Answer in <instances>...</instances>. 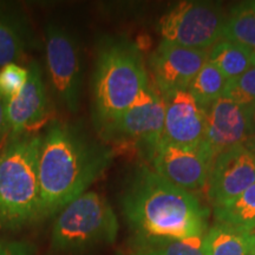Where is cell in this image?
Wrapping results in <instances>:
<instances>
[{"label": "cell", "instance_id": "9a60e30c", "mask_svg": "<svg viewBox=\"0 0 255 255\" xmlns=\"http://www.w3.org/2000/svg\"><path fill=\"white\" fill-rule=\"evenodd\" d=\"M208 62L215 65L228 81L255 66V50L227 40H219L208 51Z\"/></svg>", "mask_w": 255, "mask_h": 255}, {"label": "cell", "instance_id": "603a6c76", "mask_svg": "<svg viewBox=\"0 0 255 255\" xmlns=\"http://www.w3.org/2000/svg\"><path fill=\"white\" fill-rule=\"evenodd\" d=\"M27 69L11 63L0 68V96L7 102L21 90L26 83Z\"/></svg>", "mask_w": 255, "mask_h": 255}, {"label": "cell", "instance_id": "3957f363", "mask_svg": "<svg viewBox=\"0 0 255 255\" xmlns=\"http://www.w3.org/2000/svg\"><path fill=\"white\" fill-rule=\"evenodd\" d=\"M149 84L142 51L127 38H108L98 47L92 73V117L101 133Z\"/></svg>", "mask_w": 255, "mask_h": 255}, {"label": "cell", "instance_id": "52a82bcc", "mask_svg": "<svg viewBox=\"0 0 255 255\" xmlns=\"http://www.w3.org/2000/svg\"><path fill=\"white\" fill-rule=\"evenodd\" d=\"M227 14L210 1H182L159 20L163 40L190 49L207 50L221 40Z\"/></svg>", "mask_w": 255, "mask_h": 255}, {"label": "cell", "instance_id": "7a4b0ae2", "mask_svg": "<svg viewBox=\"0 0 255 255\" xmlns=\"http://www.w3.org/2000/svg\"><path fill=\"white\" fill-rule=\"evenodd\" d=\"M122 210L137 238L183 239L208 231L209 209L199 197L144 165L130 178Z\"/></svg>", "mask_w": 255, "mask_h": 255}, {"label": "cell", "instance_id": "5b68a950", "mask_svg": "<svg viewBox=\"0 0 255 255\" xmlns=\"http://www.w3.org/2000/svg\"><path fill=\"white\" fill-rule=\"evenodd\" d=\"M119 220L104 196L88 191L71 201L57 214L51 234L56 254H76L114 244Z\"/></svg>", "mask_w": 255, "mask_h": 255}, {"label": "cell", "instance_id": "d6986e66", "mask_svg": "<svg viewBox=\"0 0 255 255\" xmlns=\"http://www.w3.org/2000/svg\"><path fill=\"white\" fill-rule=\"evenodd\" d=\"M228 82L215 65L207 62L191 81L188 91L203 109H207L216 100L223 97Z\"/></svg>", "mask_w": 255, "mask_h": 255}, {"label": "cell", "instance_id": "5bb4252c", "mask_svg": "<svg viewBox=\"0 0 255 255\" xmlns=\"http://www.w3.org/2000/svg\"><path fill=\"white\" fill-rule=\"evenodd\" d=\"M23 89L6 102V124L12 136L25 135L31 127L44 120L47 111L45 85L40 65L32 62Z\"/></svg>", "mask_w": 255, "mask_h": 255}, {"label": "cell", "instance_id": "e0dca14e", "mask_svg": "<svg viewBox=\"0 0 255 255\" xmlns=\"http://www.w3.org/2000/svg\"><path fill=\"white\" fill-rule=\"evenodd\" d=\"M206 255H250V242L244 229L216 222L205 234Z\"/></svg>", "mask_w": 255, "mask_h": 255}, {"label": "cell", "instance_id": "4fadbf2b", "mask_svg": "<svg viewBox=\"0 0 255 255\" xmlns=\"http://www.w3.org/2000/svg\"><path fill=\"white\" fill-rule=\"evenodd\" d=\"M165 117L162 141L182 146L203 144L206 109L188 90L164 96Z\"/></svg>", "mask_w": 255, "mask_h": 255}, {"label": "cell", "instance_id": "30bf717a", "mask_svg": "<svg viewBox=\"0 0 255 255\" xmlns=\"http://www.w3.org/2000/svg\"><path fill=\"white\" fill-rule=\"evenodd\" d=\"M255 183V155L242 145L221 152L213 161L207 194L214 209L228 206Z\"/></svg>", "mask_w": 255, "mask_h": 255}, {"label": "cell", "instance_id": "ffe728a7", "mask_svg": "<svg viewBox=\"0 0 255 255\" xmlns=\"http://www.w3.org/2000/svg\"><path fill=\"white\" fill-rule=\"evenodd\" d=\"M216 222L241 229L255 228V183L228 206L214 209Z\"/></svg>", "mask_w": 255, "mask_h": 255}, {"label": "cell", "instance_id": "ac0fdd59", "mask_svg": "<svg viewBox=\"0 0 255 255\" xmlns=\"http://www.w3.org/2000/svg\"><path fill=\"white\" fill-rule=\"evenodd\" d=\"M221 40L255 50V1L233 6L226 18Z\"/></svg>", "mask_w": 255, "mask_h": 255}, {"label": "cell", "instance_id": "f1b7e54d", "mask_svg": "<svg viewBox=\"0 0 255 255\" xmlns=\"http://www.w3.org/2000/svg\"><path fill=\"white\" fill-rule=\"evenodd\" d=\"M135 255H155V254L151 253V252H149V251L141 250V248H139L138 252H137V253H136Z\"/></svg>", "mask_w": 255, "mask_h": 255}, {"label": "cell", "instance_id": "4316f807", "mask_svg": "<svg viewBox=\"0 0 255 255\" xmlns=\"http://www.w3.org/2000/svg\"><path fill=\"white\" fill-rule=\"evenodd\" d=\"M248 237V242H250V255H255V228L252 229H244Z\"/></svg>", "mask_w": 255, "mask_h": 255}, {"label": "cell", "instance_id": "8992f818", "mask_svg": "<svg viewBox=\"0 0 255 255\" xmlns=\"http://www.w3.org/2000/svg\"><path fill=\"white\" fill-rule=\"evenodd\" d=\"M164 117V96L149 82L133 103L101 135L111 142L138 149L150 157L162 141Z\"/></svg>", "mask_w": 255, "mask_h": 255}, {"label": "cell", "instance_id": "83f0119b", "mask_svg": "<svg viewBox=\"0 0 255 255\" xmlns=\"http://www.w3.org/2000/svg\"><path fill=\"white\" fill-rule=\"evenodd\" d=\"M244 145L246 146L248 150L252 151L255 155V135H252L248 137L247 141L244 143Z\"/></svg>", "mask_w": 255, "mask_h": 255}, {"label": "cell", "instance_id": "277c9868", "mask_svg": "<svg viewBox=\"0 0 255 255\" xmlns=\"http://www.w3.org/2000/svg\"><path fill=\"white\" fill-rule=\"evenodd\" d=\"M43 136L13 137L0 154V229L15 231L39 220V152Z\"/></svg>", "mask_w": 255, "mask_h": 255}, {"label": "cell", "instance_id": "d4e9b609", "mask_svg": "<svg viewBox=\"0 0 255 255\" xmlns=\"http://www.w3.org/2000/svg\"><path fill=\"white\" fill-rule=\"evenodd\" d=\"M245 109H246L248 128H250V136L255 135V103Z\"/></svg>", "mask_w": 255, "mask_h": 255}, {"label": "cell", "instance_id": "7c38bea8", "mask_svg": "<svg viewBox=\"0 0 255 255\" xmlns=\"http://www.w3.org/2000/svg\"><path fill=\"white\" fill-rule=\"evenodd\" d=\"M248 137L250 128L244 107L223 96L207 108L203 144L213 158L228 149L242 145Z\"/></svg>", "mask_w": 255, "mask_h": 255}, {"label": "cell", "instance_id": "2e32d148", "mask_svg": "<svg viewBox=\"0 0 255 255\" xmlns=\"http://www.w3.org/2000/svg\"><path fill=\"white\" fill-rule=\"evenodd\" d=\"M28 44L26 25L18 15L0 9V68L20 58Z\"/></svg>", "mask_w": 255, "mask_h": 255}, {"label": "cell", "instance_id": "cb8c5ba5", "mask_svg": "<svg viewBox=\"0 0 255 255\" xmlns=\"http://www.w3.org/2000/svg\"><path fill=\"white\" fill-rule=\"evenodd\" d=\"M36 248L27 241L0 240V255H34Z\"/></svg>", "mask_w": 255, "mask_h": 255}, {"label": "cell", "instance_id": "44dd1931", "mask_svg": "<svg viewBox=\"0 0 255 255\" xmlns=\"http://www.w3.org/2000/svg\"><path fill=\"white\" fill-rule=\"evenodd\" d=\"M139 248L155 255H206L205 235L183 239L137 238Z\"/></svg>", "mask_w": 255, "mask_h": 255}, {"label": "cell", "instance_id": "484cf974", "mask_svg": "<svg viewBox=\"0 0 255 255\" xmlns=\"http://www.w3.org/2000/svg\"><path fill=\"white\" fill-rule=\"evenodd\" d=\"M6 101L0 96V138L7 130V124H6V113H5Z\"/></svg>", "mask_w": 255, "mask_h": 255}, {"label": "cell", "instance_id": "9c48e42d", "mask_svg": "<svg viewBox=\"0 0 255 255\" xmlns=\"http://www.w3.org/2000/svg\"><path fill=\"white\" fill-rule=\"evenodd\" d=\"M152 170L188 191L207 187L214 158L205 144L182 146L161 141L150 157Z\"/></svg>", "mask_w": 255, "mask_h": 255}, {"label": "cell", "instance_id": "6da1fadb", "mask_svg": "<svg viewBox=\"0 0 255 255\" xmlns=\"http://www.w3.org/2000/svg\"><path fill=\"white\" fill-rule=\"evenodd\" d=\"M114 157L113 149L78 128L53 123L43 136L39 173V220L58 214L98 180Z\"/></svg>", "mask_w": 255, "mask_h": 255}, {"label": "cell", "instance_id": "7402d4cb", "mask_svg": "<svg viewBox=\"0 0 255 255\" xmlns=\"http://www.w3.org/2000/svg\"><path fill=\"white\" fill-rule=\"evenodd\" d=\"M225 97L241 107L247 108L255 103V66L228 82Z\"/></svg>", "mask_w": 255, "mask_h": 255}, {"label": "cell", "instance_id": "ba28073f", "mask_svg": "<svg viewBox=\"0 0 255 255\" xmlns=\"http://www.w3.org/2000/svg\"><path fill=\"white\" fill-rule=\"evenodd\" d=\"M46 66L57 98L71 113L79 105L82 85L81 52L76 38L65 27L49 24L45 30Z\"/></svg>", "mask_w": 255, "mask_h": 255}, {"label": "cell", "instance_id": "8fae6325", "mask_svg": "<svg viewBox=\"0 0 255 255\" xmlns=\"http://www.w3.org/2000/svg\"><path fill=\"white\" fill-rule=\"evenodd\" d=\"M207 62V50L190 49L162 40L150 57L154 85L163 96L188 90L191 81Z\"/></svg>", "mask_w": 255, "mask_h": 255}]
</instances>
